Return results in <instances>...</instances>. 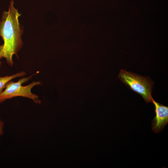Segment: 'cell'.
<instances>
[{"label":"cell","instance_id":"6da1fadb","mask_svg":"<svg viewBox=\"0 0 168 168\" xmlns=\"http://www.w3.org/2000/svg\"><path fill=\"white\" fill-rule=\"evenodd\" d=\"M21 15L11 2L8 11H4L0 20V36L3 41L2 55L10 66L13 65L12 56L18 54L23 45V29L19 21Z\"/></svg>","mask_w":168,"mask_h":168},{"label":"cell","instance_id":"7a4b0ae2","mask_svg":"<svg viewBox=\"0 0 168 168\" xmlns=\"http://www.w3.org/2000/svg\"><path fill=\"white\" fill-rule=\"evenodd\" d=\"M36 74L28 77H23L16 82L12 80L9 81L6 85L4 90L0 93V103L13 97L21 96L31 99L36 104H40L41 101L39 96L32 93L31 90L35 86L42 85L41 82L34 81L27 85H22L30 80Z\"/></svg>","mask_w":168,"mask_h":168},{"label":"cell","instance_id":"277c9868","mask_svg":"<svg viewBox=\"0 0 168 168\" xmlns=\"http://www.w3.org/2000/svg\"><path fill=\"white\" fill-rule=\"evenodd\" d=\"M155 106V116L152 122V128L154 132H161L168 123V107L156 102H152Z\"/></svg>","mask_w":168,"mask_h":168},{"label":"cell","instance_id":"3957f363","mask_svg":"<svg viewBox=\"0 0 168 168\" xmlns=\"http://www.w3.org/2000/svg\"><path fill=\"white\" fill-rule=\"evenodd\" d=\"M119 79L133 91L140 95L147 103L152 102L153 83L148 77H143L124 69L120 70Z\"/></svg>","mask_w":168,"mask_h":168},{"label":"cell","instance_id":"ba28073f","mask_svg":"<svg viewBox=\"0 0 168 168\" xmlns=\"http://www.w3.org/2000/svg\"><path fill=\"white\" fill-rule=\"evenodd\" d=\"M1 64H2V62L1 61H0V70L1 67Z\"/></svg>","mask_w":168,"mask_h":168},{"label":"cell","instance_id":"52a82bcc","mask_svg":"<svg viewBox=\"0 0 168 168\" xmlns=\"http://www.w3.org/2000/svg\"><path fill=\"white\" fill-rule=\"evenodd\" d=\"M3 49V45H0V61L1 59L3 58L2 55V51Z\"/></svg>","mask_w":168,"mask_h":168},{"label":"cell","instance_id":"8992f818","mask_svg":"<svg viewBox=\"0 0 168 168\" xmlns=\"http://www.w3.org/2000/svg\"><path fill=\"white\" fill-rule=\"evenodd\" d=\"M4 123L0 118V138L4 133Z\"/></svg>","mask_w":168,"mask_h":168},{"label":"cell","instance_id":"5b68a950","mask_svg":"<svg viewBox=\"0 0 168 168\" xmlns=\"http://www.w3.org/2000/svg\"><path fill=\"white\" fill-rule=\"evenodd\" d=\"M26 74L25 71H21L11 75L0 77V93L4 89L6 85L9 81L16 78L24 77Z\"/></svg>","mask_w":168,"mask_h":168}]
</instances>
